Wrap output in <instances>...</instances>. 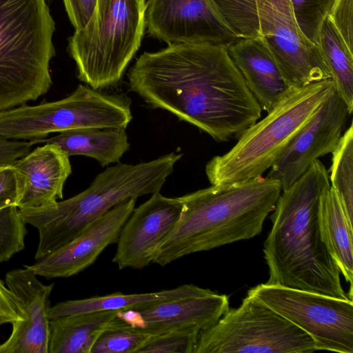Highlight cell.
Returning a JSON list of instances; mask_svg holds the SVG:
<instances>
[{"label": "cell", "instance_id": "3957f363", "mask_svg": "<svg viewBox=\"0 0 353 353\" xmlns=\"http://www.w3.org/2000/svg\"><path fill=\"white\" fill-rule=\"evenodd\" d=\"M281 191L278 181L261 176L179 197L181 215L152 263L165 266L190 254L254 237Z\"/></svg>", "mask_w": 353, "mask_h": 353}, {"label": "cell", "instance_id": "cb8c5ba5", "mask_svg": "<svg viewBox=\"0 0 353 353\" xmlns=\"http://www.w3.org/2000/svg\"><path fill=\"white\" fill-rule=\"evenodd\" d=\"M334 83V92L353 110V52L327 17L323 21L316 44Z\"/></svg>", "mask_w": 353, "mask_h": 353}, {"label": "cell", "instance_id": "f546056e", "mask_svg": "<svg viewBox=\"0 0 353 353\" xmlns=\"http://www.w3.org/2000/svg\"><path fill=\"white\" fill-rule=\"evenodd\" d=\"M199 331L188 327L152 335L137 353H192Z\"/></svg>", "mask_w": 353, "mask_h": 353}, {"label": "cell", "instance_id": "2e32d148", "mask_svg": "<svg viewBox=\"0 0 353 353\" xmlns=\"http://www.w3.org/2000/svg\"><path fill=\"white\" fill-rule=\"evenodd\" d=\"M24 268L6 275V286L19 300L23 319L12 323L11 334L0 344V353H48V312L54 283L44 285Z\"/></svg>", "mask_w": 353, "mask_h": 353}, {"label": "cell", "instance_id": "52a82bcc", "mask_svg": "<svg viewBox=\"0 0 353 353\" xmlns=\"http://www.w3.org/2000/svg\"><path fill=\"white\" fill-rule=\"evenodd\" d=\"M146 0H97L86 26L68 39L78 79L101 90L117 85L141 46Z\"/></svg>", "mask_w": 353, "mask_h": 353}, {"label": "cell", "instance_id": "5bb4252c", "mask_svg": "<svg viewBox=\"0 0 353 353\" xmlns=\"http://www.w3.org/2000/svg\"><path fill=\"white\" fill-rule=\"evenodd\" d=\"M182 210L179 197L159 192L134 208L122 227L112 262L119 269H142L152 261L177 223Z\"/></svg>", "mask_w": 353, "mask_h": 353}, {"label": "cell", "instance_id": "9a60e30c", "mask_svg": "<svg viewBox=\"0 0 353 353\" xmlns=\"http://www.w3.org/2000/svg\"><path fill=\"white\" fill-rule=\"evenodd\" d=\"M137 199L117 205L70 242L24 267L46 279L69 277L83 271L106 247L117 242L122 227L135 208Z\"/></svg>", "mask_w": 353, "mask_h": 353}, {"label": "cell", "instance_id": "5b68a950", "mask_svg": "<svg viewBox=\"0 0 353 353\" xmlns=\"http://www.w3.org/2000/svg\"><path fill=\"white\" fill-rule=\"evenodd\" d=\"M54 31L48 0H0V111L48 92Z\"/></svg>", "mask_w": 353, "mask_h": 353}, {"label": "cell", "instance_id": "d6a6232c", "mask_svg": "<svg viewBox=\"0 0 353 353\" xmlns=\"http://www.w3.org/2000/svg\"><path fill=\"white\" fill-rule=\"evenodd\" d=\"M69 19L76 30L84 28L94 12L97 0H63Z\"/></svg>", "mask_w": 353, "mask_h": 353}, {"label": "cell", "instance_id": "277c9868", "mask_svg": "<svg viewBox=\"0 0 353 353\" xmlns=\"http://www.w3.org/2000/svg\"><path fill=\"white\" fill-rule=\"evenodd\" d=\"M182 154L171 152L138 164L117 163L99 173L79 194L52 205L19 209L22 220L36 228L39 260L70 242L90 223L131 198L159 192Z\"/></svg>", "mask_w": 353, "mask_h": 353}, {"label": "cell", "instance_id": "d4e9b609", "mask_svg": "<svg viewBox=\"0 0 353 353\" xmlns=\"http://www.w3.org/2000/svg\"><path fill=\"white\" fill-rule=\"evenodd\" d=\"M328 171L330 186L336 192L343 208L352 221L353 215V125L343 132L332 152Z\"/></svg>", "mask_w": 353, "mask_h": 353}, {"label": "cell", "instance_id": "4fadbf2b", "mask_svg": "<svg viewBox=\"0 0 353 353\" xmlns=\"http://www.w3.org/2000/svg\"><path fill=\"white\" fill-rule=\"evenodd\" d=\"M350 115L344 101L334 92L269 169L266 177L278 181L282 190L288 188L319 157L333 152Z\"/></svg>", "mask_w": 353, "mask_h": 353}, {"label": "cell", "instance_id": "d6986e66", "mask_svg": "<svg viewBox=\"0 0 353 353\" xmlns=\"http://www.w3.org/2000/svg\"><path fill=\"white\" fill-rule=\"evenodd\" d=\"M228 309V296L209 290L202 294L154 303L136 310L144 319L143 330L152 336L188 327L201 330L215 323Z\"/></svg>", "mask_w": 353, "mask_h": 353}, {"label": "cell", "instance_id": "ac0fdd59", "mask_svg": "<svg viewBox=\"0 0 353 353\" xmlns=\"http://www.w3.org/2000/svg\"><path fill=\"white\" fill-rule=\"evenodd\" d=\"M228 51L262 110L270 111L292 88L262 37L237 39Z\"/></svg>", "mask_w": 353, "mask_h": 353}, {"label": "cell", "instance_id": "1f68e13d", "mask_svg": "<svg viewBox=\"0 0 353 353\" xmlns=\"http://www.w3.org/2000/svg\"><path fill=\"white\" fill-rule=\"evenodd\" d=\"M327 17L353 52V0H335Z\"/></svg>", "mask_w": 353, "mask_h": 353}, {"label": "cell", "instance_id": "9c48e42d", "mask_svg": "<svg viewBox=\"0 0 353 353\" xmlns=\"http://www.w3.org/2000/svg\"><path fill=\"white\" fill-rule=\"evenodd\" d=\"M306 332L255 297L247 294L213 325L199 331L192 353H310Z\"/></svg>", "mask_w": 353, "mask_h": 353}, {"label": "cell", "instance_id": "836d02e7", "mask_svg": "<svg viewBox=\"0 0 353 353\" xmlns=\"http://www.w3.org/2000/svg\"><path fill=\"white\" fill-rule=\"evenodd\" d=\"M23 319L19 300L0 280V325Z\"/></svg>", "mask_w": 353, "mask_h": 353}, {"label": "cell", "instance_id": "83f0119b", "mask_svg": "<svg viewBox=\"0 0 353 353\" xmlns=\"http://www.w3.org/2000/svg\"><path fill=\"white\" fill-rule=\"evenodd\" d=\"M26 223L16 205L0 209V263L9 260L24 248Z\"/></svg>", "mask_w": 353, "mask_h": 353}, {"label": "cell", "instance_id": "ba28073f", "mask_svg": "<svg viewBox=\"0 0 353 353\" xmlns=\"http://www.w3.org/2000/svg\"><path fill=\"white\" fill-rule=\"evenodd\" d=\"M130 117L124 94H108L79 84L64 99L0 111V136L32 141L72 129L125 128Z\"/></svg>", "mask_w": 353, "mask_h": 353}, {"label": "cell", "instance_id": "44dd1931", "mask_svg": "<svg viewBox=\"0 0 353 353\" xmlns=\"http://www.w3.org/2000/svg\"><path fill=\"white\" fill-rule=\"evenodd\" d=\"M208 290L209 289L202 288L192 284H185L173 289L156 292L130 294L115 292L102 296L59 303L50 307L48 316L50 320L60 316L84 312L136 310L154 303L202 294Z\"/></svg>", "mask_w": 353, "mask_h": 353}, {"label": "cell", "instance_id": "e575fe53", "mask_svg": "<svg viewBox=\"0 0 353 353\" xmlns=\"http://www.w3.org/2000/svg\"><path fill=\"white\" fill-rule=\"evenodd\" d=\"M33 145L31 141L10 139L0 136V165L12 164L27 154Z\"/></svg>", "mask_w": 353, "mask_h": 353}, {"label": "cell", "instance_id": "7c38bea8", "mask_svg": "<svg viewBox=\"0 0 353 353\" xmlns=\"http://www.w3.org/2000/svg\"><path fill=\"white\" fill-rule=\"evenodd\" d=\"M148 33L168 45L208 43L229 46L238 39L213 0H148Z\"/></svg>", "mask_w": 353, "mask_h": 353}, {"label": "cell", "instance_id": "ffe728a7", "mask_svg": "<svg viewBox=\"0 0 353 353\" xmlns=\"http://www.w3.org/2000/svg\"><path fill=\"white\" fill-rule=\"evenodd\" d=\"M37 143L57 145L68 154L83 155L97 161L101 166L119 163L129 150L130 143L123 128H82L59 132L58 135L38 140Z\"/></svg>", "mask_w": 353, "mask_h": 353}, {"label": "cell", "instance_id": "e0dca14e", "mask_svg": "<svg viewBox=\"0 0 353 353\" xmlns=\"http://www.w3.org/2000/svg\"><path fill=\"white\" fill-rule=\"evenodd\" d=\"M12 165L24 181L19 209L46 208L63 198L64 184L72 173V166L70 157L57 145L44 143Z\"/></svg>", "mask_w": 353, "mask_h": 353}, {"label": "cell", "instance_id": "8fae6325", "mask_svg": "<svg viewBox=\"0 0 353 353\" xmlns=\"http://www.w3.org/2000/svg\"><path fill=\"white\" fill-rule=\"evenodd\" d=\"M261 36L292 88L331 79L316 45L300 29L289 0H256Z\"/></svg>", "mask_w": 353, "mask_h": 353}, {"label": "cell", "instance_id": "d590c367", "mask_svg": "<svg viewBox=\"0 0 353 353\" xmlns=\"http://www.w3.org/2000/svg\"><path fill=\"white\" fill-rule=\"evenodd\" d=\"M117 316L133 327L140 329H143L144 327V319L140 312L137 310H119Z\"/></svg>", "mask_w": 353, "mask_h": 353}, {"label": "cell", "instance_id": "4dcf8cb0", "mask_svg": "<svg viewBox=\"0 0 353 353\" xmlns=\"http://www.w3.org/2000/svg\"><path fill=\"white\" fill-rule=\"evenodd\" d=\"M23 186V178L12 164L0 165V209L17 207Z\"/></svg>", "mask_w": 353, "mask_h": 353}, {"label": "cell", "instance_id": "7a4b0ae2", "mask_svg": "<svg viewBox=\"0 0 353 353\" xmlns=\"http://www.w3.org/2000/svg\"><path fill=\"white\" fill-rule=\"evenodd\" d=\"M330 186L328 171L318 159L281 191L263 245L267 283L352 300L321 231L320 202Z\"/></svg>", "mask_w": 353, "mask_h": 353}, {"label": "cell", "instance_id": "6da1fadb", "mask_svg": "<svg viewBox=\"0 0 353 353\" xmlns=\"http://www.w3.org/2000/svg\"><path fill=\"white\" fill-rule=\"evenodd\" d=\"M128 78L131 90L149 106L172 113L216 141L239 137L261 116L228 46L176 43L144 52Z\"/></svg>", "mask_w": 353, "mask_h": 353}, {"label": "cell", "instance_id": "603a6c76", "mask_svg": "<svg viewBox=\"0 0 353 353\" xmlns=\"http://www.w3.org/2000/svg\"><path fill=\"white\" fill-rule=\"evenodd\" d=\"M118 311L84 312L50 319L48 353H90Z\"/></svg>", "mask_w": 353, "mask_h": 353}, {"label": "cell", "instance_id": "7402d4cb", "mask_svg": "<svg viewBox=\"0 0 353 353\" xmlns=\"http://www.w3.org/2000/svg\"><path fill=\"white\" fill-rule=\"evenodd\" d=\"M319 220L327 247L347 282L352 299L353 229L336 192L331 187L322 195Z\"/></svg>", "mask_w": 353, "mask_h": 353}, {"label": "cell", "instance_id": "30bf717a", "mask_svg": "<svg viewBox=\"0 0 353 353\" xmlns=\"http://www.w3.org/2000/svg\"><path fill=\"white\" fill-rule=\"evenodd\" d=\"M248 294L306 332L316 350L353 353V302L268 283Z\"/></svg>", "mask_w": 353, "mask_h": 353}, {"label": "cell", "instance_id": "484cf974", "mask_svg": "<svg viewBox=\"0 0 353 353\" xmlns=\"http://www.w3.org/2000/svg\"><path fill=\"white\" fill-rule=\"evenodd\" d=\"M151 335L117 316L103 330L90 353H134Z\"/></svg>", "mask_w": 353, "mask_h": 353}, {"label": "cell", "instance_id": "4316f807", "mask_svg": "<svg viewBox=\"0 0 353 353\" xmlns=\"http://www.w3.org/2000/svg\"><path fill=\"white\" fill-rule=\"evenodd\" d=\"M222 18L235 37H261L256 0H213Z\"/></svg>", "mask_w": 353, "mask_h": 353}, {"label": "cell", "instance_id": "f1b7e54d", "mask_svg": "<svg viewBox=\"0 0 353 353\" xmlns=\"http://www.w3.org/2000/svg\"><path fill=\"white\" fill-rule=\"evenodd\" d=\"M335 0H289L295 19L305 36L317 44L321 25Z\"/></svg>", "mask_w": 353, "mask_h": 353}, {"label": "cell", "instance_id": "8992f818", "mask_svg": "<svg viewBox=\"0 0 353 353\" xmlns=\"http://www.w3.org/2000/svg\"><path fill=\"white\" fill-rule=\"evenodd\" d=\"M334 92L331 79L291 90L259 121L249 126L236 143L205 165L211 185L263 176Z\"/></svg>", "mask_w": 353, "mask_h": 353}]
</instances>
